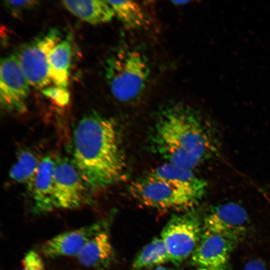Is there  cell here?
<instances>
[{
	"mask_svg": "<svg viewBox=\"0 0 270 270\" xmlns=\"http://www.w3.org/2000/svg\"><path fill=\"white\" fill-rule=\"evenodd\" d=\"M150 142L166 162L192 171L222 154L216 128L199 112L181 102L170 104L160 112Z\"/></svg>",
	"mask_w": 270,
	"mask_h": 270,
	"instance_id": "cell-1",
	"label": "cell"
},
{
	"mask_svg": "<svg viewBox=\"0 0 270 270\" xmlns=\"http://www.w3.org/2000/svg\"><path fill=\"white\" fill-rule=\"evenodd\" d=\"M73 158L86 186L92 189L122 180L126 162L116 122L96 112L82 118L74 132Z\"/></svg>",
	"mask_w": 270,
	"mask_h": 270,
	"instance_id": "cell-2",
	"label": "cell"
},
{
	"mask_svg": "<svg viewBox=\"0 0 270 270\" xmlns=\"http://www.w3.org/2000/svg\"><path fill=\"white\" fill-rule=\"evenodd\" d=\"M206 182L192 170L166 162L132 181L128 192L137 202L160 210H189L203 198Z\"/></svg>",
	"mask_w": 270,
	"mask_h": 270,
	"instance_id": "cell-3",
	"label": "cell"
},
{
	"mask_svg": "<svg viewBox=\"0 0 270 270\" xmlns=\"http://www.w3.org/2000/svg\"><path fill=\"white\" fill-rule=\"evenodd\" d=\"M105 76L113 96L130 102L144 92L150 76V66L144 54L136 48L122 46L106 60Z\"/></svg>",
	"mask_w": 270,
	"mask_h": 270,
	"instance_id": "cell-4",
	"label": "cell"
},
{
	"mask_svg": "<svg viewBox=\"0 0 270 270\" xmlns=\"http://www.w3.org/2000/svg\"><path fill=\"white\" fill-rule=\"evenodd\" d=\"M61 41L60 31L51 28L22 46L14 54L30 86L43 89L52 82L49 76L48 57Z\"/></svg>",
	"mask_w": 270,
	"mask_h": 270,
	"instance_id": "cell-5",
	"label": "cell"
},
{
	"mask_svg": "<svg viewBox=\"0 0 270 270\" xmlns=\"http://www.w3.org/2000/svg\"><path fill=\"white\" fill-rule=\"evenodd\" d=\"M202 228L200 220L194 212L172 217L160 236L170 261L178 264L192 256L202 235Z\"/></svg>",
	"mask_w": 270,
	"mask_h": 270,
	"instance_id": "cell-6",
	"label": "cell"
},
{
	"mask_svg": "<svg viewBox=\"0 0 270 270\" xmlns=\"http://www.w3.org/2000/svg\"><path fill=\"white\" fill-rule=\"evenodd\" d=\"M250 219L246 210L234 202H226L212 206L204 219V232L222 236L234 244L246 236Z\"/></svg>",
	"mask_w": 270,
	"mask_h": 270,
	"instance_id": "cell-7",
	"label": "cell"
},
{
	"mask_svg": "<svg viewBox=\"0 0 270 270\" xmlns=\"http://www.w3.org/2000/svg\"><path fill=\"white\" fill-rule=\"evenodd\" d=\"M86 186L74 162L66 158L55 160L54 200L55 210L73 209L84 202Z\"/></svg>",
	"mask_w": 270,
	"mask_h": 270,
	"instance_id": "cell-8",
	"label": "cell"
},
{
	"mask_svg": "<svg viewBox=\"0 0 270 270\" xmlns=\"http://www.w3.org/2000/svg\"><path fill=\"white\" fill-rule=\"evenodd\" d=\"M30 86L14 54L1 59L0 100L4 110L20 113L25 112Z\"/></svg>",
	"mask_w": 270,
	"mask_h": 270,
	"instance_id": "cell-9",
	"label": "cell"
},
{
	"mask_svg": "<svg viewBox=\"0 0 270 270\" xmlns=\"http://www.w3.org/2000/svg\"><path fill=\"white\" fill-rule=\"evenodd\" d=\"M108 225L106 221L100 220L56 235L44 244L42 252L45 256L52 258L77 256L86 242Z\"/></svg>",
	"mask_w": 270,
	"mask_h": 270,
	"instance_id": "cell-10",
	"label": "cell"
},
{
	"mask_svg": "<svg viewBox=\"0 0 270 270\" xmlns=\"http://www.w3.org/2000/svg\"><path fill=\"white\" fill-rule=\"evenodd\" d=\"M55 161L49 156L40 160L37 170L28 185L32 208L38 214L55 210L54 200V172Z\"/></svg>",
	"mask_w": 270,
	"mask_h": 270,
	"instance_id": "cell-11",
	"label": "cell"
},
{
	"mask_svg": "<svg viewBox=\"0 0 270 270\" xmlns=\"http://www.w3.org/2000/svg\"><path fill=\"white\" fill-rule=\"evenodd\" d=\"M235 244L220 235L203 232L192 254V262L198 267L226 266Z\"/></svg>",
	"mask_w": 270,
	"mask_h": 270,
	"instance_id": "cell-12",
	"label": "cell"
},
{
	"mask_svg": "<svg viewBox=\"0 0 270 270\" xmlns=\"http://www.w3.org/2000/svg\"><path fill=\"white\" fill-rule=\"evenodd\" d=\"M114 257L108 225L90 238L77 256L81 264L97 270L107 269Z\"/></svg>",
	"mask_w": 270,
	"mask_h": 270,
	"instance_id": "cell-13",
	"label": "cell"
},
{
	"mask_svg": "<svg viewBox=\"0 0 270 270\" xmlns=\"http://www.w3.org/2000/svg\"><path fill=\"white\" fill-rule=\"evenodd\" d=\"M62 2L74 15L92 24L108 22L114 16L107 0H64Z\"/></svg>",
	"mask_w": 270,
	"mask_h": 270,
	"instance_id": "cell-14",
	"label": "cell"
},
{
	"mask_svg": "<svg viewBox=\"0 0 270 270\" xmlns=\"http://www.w3.org/2000/svg\"><path fill=\"white\" fill-rule=\"evenodd\" d=\"M71 56V46L68 40H62L50 52L48 57L49 76L54 85L67 88Z\"/></svg>",
	"mask_w": 270,
	"mask_h": 270,
	"instance_id": "cell-15",
	"label": "cell"
},
{
	"mask_svg": "<svg viewBox=\"0 0 270 270\" xmlns=\"http://www.w3.org/2000/svg\"><path fill=\"white\" fill-rule=\"evenodd\" d=\"M114 16L125 27L139 29L148 24V16L140 5L132 0H107Z\"/></svg>",
	"mask_w": 270,
	"mask_h": 270,
	"instance_id": "cell-16",
	"label": "cell"
},
{
	"mask_svg": "<svg viewBox=\"0 0 270 270\" xmlns=\"http://www.w3.org/2000/svg\"><path fill=\"white\" fill-rule=\"evenodd\" d=\"M170 261L165 245L161 238H154L136 254L132 263L134 270H141Z\"/></svg>",
	"mask_w": 270,
	"mask_h": 270,
	"instance_id": "cell-17",
	"label": "cell"
},
{
	"mask_svg": "<svg viewBox=\"0 0 270 270\" xmlns=\"http://www.w3.org/2000/svg\"><path fill=\"white\" fill-rule=\"evenodd\" d=\"M40 162L32 152L28 150L22 151L10 170V177L17 182L28 185L37 170Z\"/></svg>",
	"mask_w": 270,
	"mask_h": 270,
	"instance_id": "cell-18",
	"label": "cell"
},
{
	"mask_svg": "<svg viewBox=\"0 0 270 270\" xmlns=\"http://www.w3.org/2000/svg\"><path fill=\"white\" fill-rule=\"evenodd\" d=\"M42 92L59 106H64L68 102L70 94L67 88L55 85L48 86L42 89Z\"/></svg>",
	"mask_w": 270,
	"mask_h": 270,
	"instance_id": "cell-19",
	"label": "cell"
},
{
	"mask_svg": "<svg viewBox=\"0 0 270 270\" xmlns=\"http://www.w3.org/2000/svg\"><path fill=\"white\" fill-rule=\"evenodd\" d=\"M22 264V268L19 270H45L41 257L33 250L26 254Z\"/></svg>",
	"mask_w": 270,
	"mask_h": 270,
	"instance_id": "cell-20",
	"label": "cell"
},
{
	"mask_svg": "<svg viewBox=\"0 0 270 270\" xmlns=\"http://www.w3.org/2000/svg\"><path fill=\"white\" fill-rule=\"evenodd\" d=\"M36 0H4L5 6L12 12L13 15L20 16L24 12L26 11L37 4Z\"/></svg>",
	"mask_w": 270,
	"mask_h": 270,
	"instance_id": "cell-21",
	"label": "cell"
},
{
	"mask_svg": "<svg viewBox=\"0 0 270 270\" xmlns=\"http://www.w3.org/2000/svg\"><path fill=\"white\" fill-rule=\"evenodd\" d=\"M244 270H270V269L262 260L252 259L246 263Z\"/></svg>",
	"mask_w": 270,
	"mask_h": 270,
	"instance_id": "cell-22",
	"label": "cell"
},
{
	"mask_svg": "<svg viewBox=\"0 0 270 270\" xmlns=\"http://www.w3.org/2000/svg\"><path fill=\"white\" fill-rule=\"evenodd\" d=\"M196 270H231L228 266L220 267H198Z\"/></svg>",
	"mask_w": 270,
	"mask_h": 270,
	"instance_id": "cell-23",
	"label": "cell"
},
{
	"mask_svg": "<svg viewBox=\"0 0 270 270\" xmlns=\"http://www.w3.org/2000/svg\"><path fill=\"white\" fill-rule=\"evenodd\" d=\"M154 270H172L168 268H167L165 267H164L162 266H158Z\"/></svg>",
	"mask_w": 270,
	"mask_h": 270,
	"instance_id": "cell-24",
	"label": "cell"
},
{
	"mask_svg": "<svg viewBox=\"0 0 270 270\" xmlns=\"http://www.w3.org/2000/svg\"><path fill=\"white\" fill-rule=\"evenodd\" d=\"M172 2L176 4H182L188 2V1H173Z\"/></svg>",
	"mask_w": 270,
	"mask_h": 270,
	"instance_id": "cell-25",
	"label": "cell"
}]
</instances>
